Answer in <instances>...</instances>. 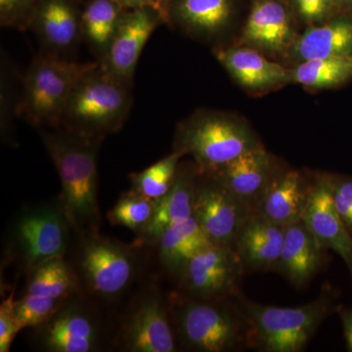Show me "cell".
Instances as JSON below:
<instances>
[{
	"instance_id": "35",
	"label": "cell",
	"mask_w": 352,
	"mask_h": 352,
	"mask_svg": "<svg viewBox=\"0 0 352 352\" xmlns=\"http://www.w3.org/2000/svg\"><path fill=\"white\" fill-rule=\"evenodd\" d=\"M342 0H294L300 19L308 24H320L340 6Z\"/></svg>"
},
{
	"instance_id": "1",
	"label": "cell",
	"mask_w": 352,
	"mask_h": 352,
	"mask_svg": "<svg viewBox=\"0 0 352 352\" xmlns=\"http://www.w3.org/2000/svg\"><path fill=\"white\" fill-rule=\"evenodd\" d=\"M43 144L62 185L60 198L76 234L99 232L98 157L102 139L63 129H43Z\"/></svg>"
},
{
	"instance_id": "6",
	"label": "cell",
	"mask_w": 352,
	"mask_h": 352,
	"mask_svg": "<svg viewBox=\"0 0 352 352\" xmlns=\"http://www.w3.org/2000/svg\"><path fill=\"white\" fill-rule=\"evenodd\" d=\"M131 103V85L113 78L99 64L76 85L60 127L88 138L103 139L122 129Z\"/></svg>"
},
{
	"instance_id": "21",
	"label": "cell",
	"mask_w": 352,
	"mask_h": 352,
	"mask_svg": "<svg viewBox=\"0 0 352 352\" xmlns=\"http://www.w3.org/2000/svg\"><path fill=\"white\" fill-rule=\"evenodd\" d=\"M217 58L236 82L252 91H264L292 82L291 69L248 46L219 50Z\"/></svg>"
},
{
	"instance_id": "34",
	"label": "cell",
	"mask_w": 352,
	"mask_h": 352,
	"mask_svg": "<svg viewBox=\"0 0 352 352\" xmlns=\"http://www.w3.org/2000/svg\"><path fill=\"white\" fill-rule=\"evenodd\" d=\"M21 331L15 314L14 293L2 300L0 305V352L10 351L16 336Z\"/></svg>"
},
{
	"instance_id": "38",
	"label": "cell",
	"mask_w": 352,
	"mask_h": 352,
	"mask_svg": "<svg viewBox=\"0 0 352 352\" xmlns=\"http://www.w3.org/2000/svg\"><path fill=\"white\" fill-rule=\"evenodd\" d=\"M113 1L118 2V3H120V6H124L126 9L136 8L133 0H113Z\"/></svg>"
},
{
	"instance_id": "17",
	"label": "cell",
	"mask_w": 352,
	"mask_h": 352,
	"mask_svg": "<svg viewBox=\"0 0 352 352\" xmlns=\"http://www.w3.org/2000/svg\"><path fill=\"white\" fill-rule=\"evenodd\" d=\"M327 250L310 232L302 219L284 228L281 254L274 271L296 288L307 286L325 263Z\"/></svg>"
},
{
	"instance_id": "10",
	"label": "cell",
	"mask_w": 352,
	"mask_h": 352,
	"mask_svg": "<svg viewBox=\"0 0 352 352\" xmlns=\"http://www.w3.org/2000/svg\"><path fill=\"white\" fill-rule=\"evenodd\" d=\"M120 351H178L168 300L157 289H146L132 303L118 333Z\"/></svg>"
},
{
	"instance_id": "5",
	"label": "cell",
	"mask_w": 352,
	"mask_h": 352,
	"mask_svg": "<svg viewBox=\"0 0 352 352\" xmlns=\"http://www.w3.org/2000/svg\"><path fill=\"white\" fill-rule=\"evenodd\" d=\"M73 261L83 293L95 302H111L133 284L140 266L142 248L124 244L99 232L76 234Z\"/></svg>"
},
{
	"instance_id": "37",
	"label": "cell",
	"mask_w": 352,
	"mask_h": 352,
	"mask_svg": "<svg viewBox=\"0 0 352 352\" xmlns=\"http://www.w3.org/2000/svg\"><path fill=\"white\" fill-rule=\"evenodd\" d=\"M133 2L135 3L136 8L150 7V8L159 11L164 18L166 17V9H164L163 0H133Z\"/></svg>"
},
{
	"instance_id": "30",
	"label": "cell",
	"mask_w": 352,
	"mask_h": 352,
	"mask_svg": "<svg viewBox=\"0 0 352 352\" xmlns=\"http://www.w3.org/2000/svg\"><path fill=\"white\" fill-rule=\"evenodd\" d=\"M156 203V200L129 189L120 194L117 203L109 210L108 220L113 226L126 227L138 236L151 222Z\"/></svg>"
},
{
	"instance_id": "4",
	"label": "cell",
	"mask_w": 352,
	"mask_h": 352,
	"mask_svg": "<svg viewBox=\"0 0 352 352\" xmlns=\"http://www.w3.org/2000/svg\"><path fill=\"white\" fill-rule=\"evenodd\" d=\"M73 224L60 196L21 210L6 236V256L29 273L51 258L66 256L72 244Z\"/></svg>"
},
{
	"instance_id": "11",
	"label": "cell",
	"mask_w": 352,
	"mask_h": 352,
	"mask_svg": "<svg viewBox=\"0 0 352 352\" xmlns=\"http://www.w3.org/2000/svg\"><path fill=\"white\" fill-rule=\"evenodd\" d=\"M254 212L214 176L198 168L193 217L212 244L234 249L243 226Z\"/></svg>"
},
{
	"instance_id": "28",
	"label": "cell",
	"mask_w": 352,
	"mask_h": 352,
	"mask_svg": "<svg viewBox=\"0 0 352 352\" xmlns=\"http://www.w3.org/2000/svg\"><path fill=\"white\" fill-rule=\"evenodd\" d=\"M291 73L292 82L303 87L314 89L338 87L352 76V55L300 62Z\"/></svg>"
},
{
	"instance_id": "12",
	"label": "cell",
	"mask_w": 352,
	"mask_h": 352,
	"mask_svg": "<svg viewBox=\"0 0 352 352\" xmlns=\"http://www.w3.org/2000/svg\"><path fill=\"white\" fill-rule=\"evenodd\" d=\"M245 270L232 248L212 245L198 252L178 276L183 295L201 300L230 298Z\"/></svg>"
},
{
	"instance_id": "8",
	"label": "cell",
	"mask_w": 352,
	"mask_h": 352,
	"mask_svg": "<svg viewBox=\"0 0 352 352\" xmlns=\"http://www.w3.org/2000/svg\"><path fill=\"white\" fill-rule=\"evenodd\" d=\"M99 62L78 63L56 53L38 55L25 78L22 112L41 129L61 126L65 109L80 80L96 69Z\"/></svg>"
},
{
	"instance_id": "26",
	"label": "cell",
	"mask_w": 352,
	"mask_h": 352,
	"mask_svg": "<svg viewBox=\"0 0 352 352\" xmlns=\"http://www.w3.org/2000/svg\"><path fill=\"white\" fill-rule=\"evenodd\" d=\"M126 8L113 0H89L82 12V36L98 56L107 53Z\"/></svg>"
},
{
	"instance_id": "29",
	"label": "cell",
	"mask_w": 352,
	"mask_h": 352,
	"mask_svg": "<svg viewBox=\"0 0 352 352\" xmlns=\"http://www.w3.org/2000/svg\"><path fill=\"white\" fill-rule=\"evenodd\" d=\"M182 157L180 153L173 151L145 170L131 173L129 175L131 189L152 200H159L175 184Z\"/></svg>"
},
{
	"instance_id": "27",
	"label": "cell",
	"mask_w": 352,
	"mask_h": 352,
	"mask_svg": "<svg viewBox=\"0 0 352 352\" xmlns=\"http://www.w3.org/2000/svg\"><path fill=\"white\" fill-rule=\"evenodd\" d=\"M171 12L183 28L201 36H214L231 18V0H175Z\"/></svg>"
},
{
	"instance_id": "9",
	"label": "cell",
	"mask_w": 352,
	"mask_h": 352,
	"mask_svg": "<svg viewBox=\"0 0 352 352\" xmlns=\"http://www.w3.org/2000/svg\"><path fill=\"white\" fill-rule=\"evenodd\" d=\"M34 340L46 352L101 351L105 327L96 302L83 292L69 296L45 323L36 328Z\"/></svg>"
},
{
	"instance_id": "36",
	"label": "cell",
	"mask_w": 352,
	"mask_h": 352,
	"mask_svg": "<svg viewBox=\"0 0 352 352\" xmlns=\"http://www.w3.org/2000/svg\"><path fill=\"white\" fill-rule=\"evenodd\" d=\"M337 312L340 315L342 328H344L347 351L352 352V307L349 308L340 305Z\"/></svg>"
},
{
	"instance_id": "24",
	"label": "cell",
	"mask_w": 352,
	"mask_h": 352,
	"mask_svg": "<svg viewBox=\"0 0 352 352\" xmlns=\"http://www.w3.org/2000/svg\"><path fill=\"white\" fill-rule=\"evenodd\" d=\"M212 245L207 234L192 217L166 230L155 247L164 270L178 278L190 259Z\"/></svg>"
},
{
	"instance_id": "33",
	"label": "cell",
	"mask_w": 352,
	"mask_h": 352,
	"mask_svg": "<svg viewBox=\"0 0 352 352\" xmlns=\"http://www.w3.org/2000/svg\"><path fill=\"white\" fill-rule=\"evenodd\" d=\"M41 0H0V23L2 27L24 28L32 25Z\"/></svg>"
},
{
	"instance_id": "31",
	"label": "cell",
	"mask_w": 352,
	"mask_h": 352,
	"mask_svg": "<svg viewBox=\"0 0 352 352\" xmlns=\"http://www.w3.org/2000/svg\"><path fill=\"white\" fill-rule=\"evenodd\" d=\"M64 300L25 293L20 300H15V314L21 330L43 325L57 311Z\"/></svg>"
},
{
	"instance_id": "15",
	"label": "cell",
	"mask_w": 352,
	"mask_h": 352,
	"mask_svg": "<svg viewBox=\"0 0 352 352\" xmlns=\"http://www.w3.org/2000/svg\"><path fill=\"white\" fill-rule=\"evenodd\" d=\"M302 220L322 247L339 254L346 264L352 280V237L333 205L325 183L317 173Z\"/></svg>"
},
{
	"instance_id": "14",
	"label": "cell",
	"mask_w": 352,
	"mask_h": 352,
	"mask_svg": "<svg viewBox=\"0 0 352 352\" xmlns=\"http://www.w3.org/2000/svg\"><path fill=\"white\" fill-rule=\"evenodd\" d=\"M280 171L274 157L259 147L207 173L254 212Z\"/></svg>"
},
{
	"instance_id": "3",
	"label": "cell",
	"mask_w": 352,
	"mask_h": 352,
	"mask_svg": "<svg viewBox=\"0 0 352 352\" xmlns=\"http://www.w3.org/2000/svg\"><path fill=\"white\" fill-rule=\"evenodd\" d=\"M337 293L324 287L318 298L296 307L259 305L237 298L249 322L252 346L266 352H298L307 346L324 320L338 311Z\"/></svg>"
},
{
	"instance_id": "7",
	"label": "cell",
	"mask_w": 352,
	"mask_h": 352,
	"mask_svg": "<svg viewBox=\"0 0 352 352\" xmlns=\"http://www.w3.org/2000/svg\"><path fill=\"white\" fill-rule=\"evenodd\" d=\"M173 147L182 156L193 157L199 170L210 173L263 146L247 124L232 116L200 112L178 126Z\"/></svg>"
},
{
	"instance_id": "32",
	"label": "cell",
	"mask_w": 352,
	"mask_h": 352,
	"mask_svg": "<svg viewBox=\"0 0 352 352\" xmlns=\"http://www.w3.org/2000/svg\"><path fill=\"white\" fill-rule=\"evenodd\" d=\"M329 190L333 205L352 237V177L317 173Z\"/></svg>"
},
{
	"instance_id": "18",
	"label": "cell",
	"mask_w": 352,
	"mask_h": 352,
	"mask_svg": "<svg viewBox=\"0 0 352 352\" xmlns=\"http://www.w3.org/2000/svg\"><path fill=\"white\" fill-rule=\"evenodd\" d=\"M197 175V166L191 170L179 166L175 184L157 200L151 222L142 233L135 236L134 244L141 248L155 247L166 230L193 217Z\"/></svg>"
},
{
	"instance_id": "22",
	"label": "cell",
	"mask_w": 352,
	"mask_h": 352,
	"mask_svg": "<svg viewBox=\"0 0 352 352\" xmlns=\"http://www.w3.org/2000/svg\"><path fill=\"white\" fill-rule=\"evenodd\" d=\"M82 12L74 0H41L32 25L47 52L61 55L82 36Z\"/></svg>"
},
{
	"instance_id": "13",
	"label": "cell",
	"mask_w": 352,
	"mask_h": 352,
	"mask_svg": "<svg viewBox=\"0 0 352 352\" xmlns=\"http://www.w3.org/2000/svg\"><path fill=\"white\" fill-rule=\"evenodd\" d=\"M164 16L150 7L126 9L110 47L99 64L113 78L131 85L141 53Z\"/></svg>"
},
{
	"instance_id": "2",
	"label": "cell",
	"mask_w": 352,
	"mask_h": 352,
	"mask_svg": "<svg viewBox=\"0 0 352 352\" xmlns=\"http://www.w3.org/2000/svg\"><path fill=\"white\" fill-rule=\"evenodd\" d=\"M168 300L178 346L190 351L227 352L252 346L249 322L230 298L201 300L182 293Z\"/></svg>"
},
{
	"instance_id": "23",
	"label": "cell",
	"mask_w": 352,
	"mask_h": 352,
	"mask_svg": "<svg viewBox=\"0 0 352 352\" xmlns=\"http://www.w3.org/2000/svg\"><path fill=\"white\" fill-rule=\"evenodd\" d=\"M300 62L320 58L351 56L352 20L340 17L323 25H312L292 46Z\"/></svg>"
},
{
	"instance_id": "19",
	"label": "cell",
	"mask_w": 352,
	"mask_h": 352,
	"mask_svg": "<svg viewBox=\"0 0 352 352\" xmlns=\"http://www.w3.org/2000/svg\"><path fill=\"white\" fill-rule=\"evenodd\" d=\"M314 182L298 170L280 171L254 212L282 227L295 223L302 219Z\"/></svg>"
},
{
	"instance_id": "25",
	"label": "cell",
	"mask_w": 352,
	"mask_h": 352,
	"mask_svg": "<svg viewBox=\"0 0 352 352\" xmlns=\"http://www.w3.org/2000/svg\"><path fill=\"white\" fill-rule=\"evenodd\" d=\"M82 292L78 273L65 256L44 261L28 273L25 293L66 300Z\"/></svg>"
},
{
	"instance_id": "20",
	"label": "cell",
	"mask_w": 352,
	"mask_h": 352,
	"mask_svg": "<svg viewBox=\"0 0 352 352\" xmlns=\"http://www.w3.org/2000/svg\"><path fill=\"white\" fill-rule=\"evenodd\" d=\"M284 228L254 212L243 226L234 250L245 271H274L281 254Z\"/></svg>"
},
{
	"instance_id": "16",
	"label": "cell",
	"mask_w": 352,
	"mask_h": 352,
	"mask_svg": "<svg viewBox=\"0 0 352 352\" xmlns=\"http://www.w3.org/2000/svg\"><path fill=\"white\" fill-rule=\"evenodd\" d=\"M295 25L281 0H256L248 17L243 43L270 53L291 50L296 41Z\"/></svg>"
}]
</instances>
